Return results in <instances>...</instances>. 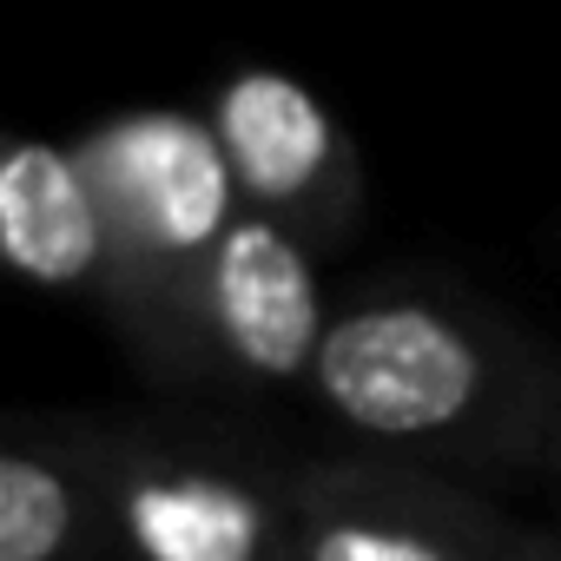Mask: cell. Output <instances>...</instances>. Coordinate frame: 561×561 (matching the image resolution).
Wrapping results in <instances>:
<instances>
[{
  "label": "cell",
  "mask_w": 561,
  "mask_h": 561,
  "mask_svg": "<svg viewBox=\"0 0 561 561\" xmlns=\"http://www.w3.org/2000/svg\"><path fill=\"white\" fill-rule=\"evenodd\" d=\"M305 397L331 449L476 489L541 482L561 430V351L449 277L390 271L337 298Z\"/></svg>",
  "instance_id": "obj_1"
},
{
  "label": "cell",
  "mask_w": 561,
  "mask_h": 561,
  "mask_svg": "<svg viewBox=\"0 0 561 561\" xmlns=\"http://www.w3.org/2000/svg\"><path fill=\"white\" fill-rule=\"evenodd\" d=\"M80 152L113 218V285L93 318L113 331L133 370L165 390L185 291L244 211L238 179L211 119L192 106H133L93 119L80 133Z\"/></svg>",
  "instance_id": "obj_3"
},
{
  "label": "cell",
  "mask_w": 561,
  "mask_h": 561,
  "mask_svg": "<svg viewBox=\"0 0 561 561\" xmlns=\"http://www.w3.org/2000/svg\"><path fill=\"white\" fill-rule=\"evenodd\" d=\"M238 198L285 231H298L318 257L344 251L370 211V172L344 119L285 67H231L205 106Z\"/></svg>",
  "instance_id": "obj_6"
},
{
  "label": "cell",
  "mask_w": 561,
  "mask_h": 561,
  "mask_svg": "<svg viewBox=\"0 0 561 561\" xmlns=\"http://www.w3.org/2000/svg\"><path fill=\"white\" fill-rule=\"evenodd\" d=\"M291 561H561V522L515 515L456 476L318 449L298 469Z\"/></svg>",
  "instance_id": "obj_5"
},
{
  "label": "cell",
  "mask_w": 561,
  "mask_h": 561,
  "mask_svg": "<svg viewBox=\"0 0 561 561\" xmlns=\"http://www.w3.org/2000/svg\"><path fill=\"white\" fill-rule=\"evenodd\" d=\"M318 264L324 257L298 231L244 205L185 291L179 344L159 397L238 403L271 390H305L337 311Z\"/></svg>",
  "instance_id": "obj_4"
},
{
  "label": "cell",
  "mask_w": 561,
  "mask_h": 561,
  "mask_svg": "<svg viewBox=\"0 0 561 561\" xmlns=\"http://www.w3.org/2000/svg\"><path fill=\"white\" fill-rule=\"evenodd\" d=\"M541 482L561 495V430H554V449H548V469H541Z\"/></svg>",
  "instance_id": "obj_9"
},
{
  "label": "cell",
  "mask_w": 561,
  "mask_h": 561,
  "mask_svg": "<svg viewBox=\"0 0 561 561\" xmlns=\"http://www.w3.org/2000/svg\"><path fill=\"white\" fill-rule=\"evenodd\" d=\"M119 561H291L298 469L285 443L211 403L73 410Z\"/></svg>",
  "instance_id": "obj_2"
},
{
  "label": "cell",
  "mask_w": 561,
  "mask_h": 561,
  "mask_svg": "<svg viewBox=\"0 0 561 561\" xmlns=\"http://www.w3.org/2000/svg\"><path fill=\"white\" fill-rule=\"evenodd\" d=\"M0 257L21 285L106 305L113 218L80 139H14L0 159Z\"/></svg>",
  "instance_id": "obj_7"
},
{
  "label": "cell",
  "mask_w": 561,
  "mask_h": 561,
  "mask_svg": "<svg viewBox=\"0 0 561 561\" xmlns=\"http://www.w3.org/2000/svg\"><path fill=\"white\" fill-rule=\"evenodd\" d=\"M0 561H119L73 410H14L0 436Z\"/></svg>",
  "instance_id": "obj_8"
}]
</instances>
